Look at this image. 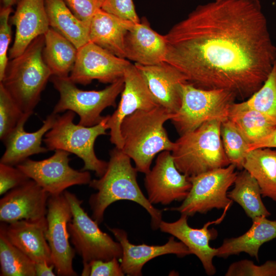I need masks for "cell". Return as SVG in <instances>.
Here are the masks:
<instances>
[{
  "instance_id": "5bb4252c",
  "label": "cell",
  "mask_w": 276,
  "mask_h": 276,
  "mask_svg": "<svg viewBox=\"0 0 276 276\" xmlns=\"http://www.w3.org/2000/svg\"><path fill=\"white\" fill-rule=\"evenodd\" d=\"M144 181L147 198L152 204L183 201L192 186L189 177L176 168L169 151L159 153L153 167L145 174Z\"/></svg>"
},
{
  "instance_id": "d590c367",
  "label": "cell",
  "mask_w": 276,
  "mask_h": 276,
  "mask_svg": "<svg viewBox=\"0 0 276 276\" xmlns=\"http://www.w3.org/2000/svg\"><path fill=\"white\" fill-rule=\"evenodd\" d=\"M12 7H1L0 10V81L3 78L8 63L7 52L11 37L10 15Z\"/></svg>"
},
{
  "instance_id": "8992f818",
  "label": "cell",
  "mask_w": 276,
  "mask_h": 276,
  "mask_svg": "<svg viewBox=\"0 0 276 276\" xmlns=\"http://www.w3.org/2000/svg\"><path fill=\"white\" fill-rule=\"evenodd\" d=\"M75 113L67 110L58 115L52 128L45 134L43 142L48 150H62L80 158L84 166L81 170L92 171L99 177L105 173L108 162L96 156L94 144L98 136L106 134L109 115L105 116L98 124L93 126L75 124Z\"/></svg>"
},
{
  "instance_id": "ba28073f",
  "label": "cell",
  "mask_w": 276,
  "mask_h": 276,
  "mask_svg": "<svg viewBox=\"0 0 276 276\" xmlns=\"http://www.w3.org/2000/svg\"><path fill=\"white\" fill-rule=\"evenodd\" d=\"M51 80L59 94V100L53 112L58 114L71 110L79 117L78 124L93 126L104 118L102 112L107 107L116 106V100L124 86L123 77L99 90L79 89L68 77L52 76Z\"/></svg>"
},
{
  "instance_id": "4dcf8cb0",
  "label": "cell",
  "mask_w": 276,
  "mask_h": 276,
  "mask_svg": "<svg viewBox=\"0 0 276 276\" xmlns=\"http://www.w3.org/2000/svg\"><path fill=\"white\" fill-rule=\"evenodd\" d=\"M1 276H36L35 263L0 232Z\"/></svg>"
},
{
  "instance_id": "ac0fdd59",
  "label": "cell",
  "mask_w": 276,
  "mask_h": 276,
  "mask_svg": "<svg viewBox=\"0 0 276 276\" xmlns=\"http://www.w3.org/2000/svg\"><path fill=\"white\" fill-rule=\"evenodd\" d=\"M157 104L172 114L177 112L182 102V85L185 75L170 64L163 62L143 65L134 63Z\"/></svg>"
},
{
  "instance_id": "7402d4cb",
  "label": "cell",
  "mask_w": 276,
  "mask_h": 276,
  "mask_svg": "<svg viewBox=\"0 0 276 276\" xmlns=\"http://www.w3.org/2000/svg\"><path fill=\"white\" fill-rule=\"evenodd\" d=\"M30 116L26 113L3 142L6 149L0 163L16 166L30 156L48 151L46 147L41 146V143L43 136L53 127L58 114L52 112L47 116L40 128L34 132H28L25 130L24 125Z\"/></svg>"
},
{
  "instance_id": "4316f807",
  "label": "cell",
  "mask_w": 276,
  "mask_h": 276,
  "mask_svg": "<svg viewBox=\"0 0 276 276\" xmlns=\"http://www.w3.org/2000/svg\"><path fill=\"white\" fill-rule=\"evenodd\" d=\"M243 169L257 181L262 197L276 201V149L267 147L249 151Z\"/></svg>"
},
{
  "instance_id": "277c9868",
  "label": "cell",
  "mask_w": 276,
  "mask_h": 276,
  "mask_svg": "<svg viewBox=\"0 0 276 276\" xmlns=\"http://www.w3.org/2000/svg\"><path fill=\"white\" fill-rule=\"evenodd\" d=\"M44 35L35 38L18 56L10 59L0 83L24 113L32 114L52 76L43 58Z\"/></svg>"
},
{
  "instance_id": "ee69618b",
  "label": "cell",
  "mask_w": 276,
  "mask_h": 276,
  "mask_svg": "<svg viewBox=\"0 0 276 276\" xmlns=\"http://www.w3.org/2000/svg\"><path fill=\"white\" fill-rule=\"evenodd\" d=\"M102 2L103 1V0H101Z\"/></svg>"
},
{
  "instance_id": "30bf717a",
  "label": "cell",
  "mask_w": 276,
  "mask_h": 276,
  "mask_svg": "<svg viewBox=\"0 0 276 276\" xmlns=\"http://www.w3.org/2000/svg\"><path fill=\"white\" fill-rule=\"evenodd\" d=\"M233 164L189 177L192 186L187 197L178 207L169 208L188 217L206 214L214 209H229L233 201L227 196L238 172Z\"/></svg>"
},
{
  "instance_id": "83f0119b",
  "label": "cell",
  "mask_w": 276,
  "mask_h": 276,
  "mask_svg": "<svg viewBox=\"0 0 276 276\" xmlns=\"http://www.w3.org/2000/svg\"><path fill=\"white\" fill-rule=\"evenodd\" d=\"M44 39L43 58L52 76L68 77L76 61L78 49L51 28L44 34Z\"/></svg>"
},
{
  "instance_id": "d6986e66",
  "label": "cell",
  "mask_w": 276,
  "mask_h": 276,
  "mask_svg": "<svg viewBox=\"0 0 276 276\" xmlns=\"http://www.w3.org/2000/svg\"><path fill=\"white\" fill-rule=\"evenodd\" d=\"M16 28L13 44L9 50V59L21 54L37 37L44 35L50 26L44 0H20L10 17Z\"/></svg>"
},
{
  "instance_id": "7c38bea8",
  "label": "cell",
  "mask_w": 276,
  "mask_h": 276,
  "mask_svg": "<svg viewBox=\"0 0 276 276\" xmlns=\"http://www.w3.org/2000/svg\"><path fill=\"white\" fill-rule=\"evenodd\" d=\"M72 218L70 204L63 193L50 195L47 203L45 237L58 275H78L73 267L76 251L70 245L67 228Z\"/></svg>"
},
{
  "instance_id": "7a4b0ae2",
  "label": "cell",
  "mask_w": 276,
  "mask_h": 276,
  "mask_svg": "<svg viewBox=\"0 0 276 276\" xmlns=\"http://www.w3.org/2000/svg\"><path fill=\"white\" fill-rule=\"evenodd\" d=\"M109 154L104 174L89 183L90 187L97 191L91 195L88 200L92 218L99 224L103 220L106 209L111 203L119 200H130L148 212L153 229L159 228L163 211L155 208L143 193L136 180L138 171L132 166L131 158L117 147Z\"/></svg>"
},
{
  "instance_id": "f546056e",
  "label": "cell",
  "mask_w": 276,
  "mask_h": 276,
  "mask_svg": "<svg viewBox=\"0 0 276 276\" xmlns=\"http://www.w3.org/2000/svg\"><path fill=\"white\" fill-rule=\"evenodd\" d=\"M233 190L227 196L239 204L252 220L260 216L271 215L262 200L260 188L256 180L246 170L237 173Z\"/></svg>"
},
{
  "instance_id": "1f68e13d",
  "label": "cell",
  "mask_w": 276,
  "mask_h": 276,
  "mask_svg": "<svg viewBox=\"0 0 276 276\" xmlns=\"http://www.w3.org/2000/svg\"><path fill=\"white\" fill-rule=\"evenodd\" d=\"M220 133L224 150L231 164L239 170L243 165L250 144L238 127L229 120L221 123Z\"/></svg>"
},
{
  "instance_id": "d4e9b609",
  "label": "cell",
  "mask_w": 276,
  "mask_h": 276,
  "mask_svg": "<svg viewBox=\"0 0 276 276\" xmlns=\"http://www.w3.org/2000/svg\"><path fill=\"white\" fill-rule=\"evenodd\" d=\"M252 220L250 228L244 234L224 240L222 245L217 248V257L227 258L232 255L245 252L259 261L260 247L276 238V220L260 216Z\"/></svg>"
},
{
  "instance_id": "2e32d148",
  "label": "cell",
  "mask_w": 276,
  "mask_h": 276,
  "mask_svg": "<svg viewBox=\"0 0 276 276\" xmlns=\"http://www.w3.org/2000/svg\"><path fill=\"white\" fill-rule=\"evenodd\" d=\"M50 194L30 179L7 192L0 200V221H36L46 217Z\"/></svg>"
},
{
  "instance_id": "3957f363",
  "label": "cell",
  "mask_w": 276,
  "mask_h": 276,
  "mask_svg": "<svg viewBox=\"0 0 276 276\" xmlns=\"http://www.w3.org/2000/svg\"><path fill=\"white\" fill-rule=\"evenodd\" d=\"M173 115L158 105L151 109L138 110L123 120L120 128L121 150L134 161L138 172L147 173L156 154L172 151L174 142L169 139L164 125Z\"/></svg>"
},
{
  "instance_id": "f6af8a7d",
  "label": "cell",
  "mask_w": 276,
  "mask_h": 276,
  "mask_svg": "<svg viewBox=\"0 0 276 276\" xmlns=\"http://www.w3.org/2000/svg\"><path fill=\"white\" fill-rule=\"evenodd\" d=\"M216 1H219V0H216Z\"/></svg>"
},
{
  "instance_id": "8d00e7d4",
  "label": "cell",
  "mask_w": 276,
  "mask_h": 276,
  "mask_svg": "<svg viewBox=\"0 0 276 276\" xmlns=\"http://www.w3.org/2000/svg\"><path fill=\"white\" fill-rule=\"evenodd\" d=\"M101 8L121 19L133 24L141 21L133 0H103Z\"/></svg>"
},
{
  "instance_id": "44dd1931",
  "label": "cell",
  "mask_w": 276,
  "mask_h": 276,
  "mask_svg": "<svg viewBox=\"0 0 276 276\" xmlns=\"http://www.w3.org/2000/svg\"><path fill=\"white\" fill-rule=\"evenodd\" d=\"M46 217L36 221L18 220L2 222L0 232L35 263L53 264L51 250L46 239Z\"/></svg>"
},
{
  "instance_id": "74e56055",
  "label": "cell",
  "mask_w": 276,
  "mask_h": 276,
  "mask_svg": "<svg viewBox=\"0 0 276 276\" xmlns=\"http://www.w3.org/2000/svg\"><path fill=\"white\" fill-rule=\"evenodd\" d=\"M30 178L16 166L0 163V195L20 186Z\"/></svg>"
},
{
  "instance_id": "836d02e7",
  "label": "cell",
  "mask_w": 276,
  "mask_h": 276,
  "mask_svg": "<svg viewBox=\"0 0 276 276\" xmlns=\"http://www.w3.org/2000/svg\"><path fill=\"white\" fill-rule=\"evenodd\" d=\"M24 113L0 83V139L4 142L23 118Z\"/></svg>"
},
{
  "instance_id": "7bdbcfd3",
  "label": "cell",
  "mask_w": 276,
  "mask_h": 276,
  "mask_svg": "<svg viewBox=\"0 0 276 276\" xmlns=\"http://www.w3.org/2000/svg\"><path fill=\"white\" fill-rule=\"evenodd\" d=\"M20 0H1L2 7H12L14 5H17Z\"/></svg>"
},
{
  "instance_id": "8fae6325",
  "label": "cell",
  "mask_w": 276,
  "mask_h": 276,
  "mask_svg": "<svg viewBox=\"0 0 276 276\" xmlns=\"http://www.w3.org/2000/svg\"><path fill=\"white\" fill-rule=\"evenodd\" d=\"M70 154L58 149L49 158H28L16 167L50 195H58L71 186L89 184L91 180L88 171H78L70 166Z\"/></svg>"
},
{
  "instance_id": "4fadbf2b",
  "label": "cell",
  "mask_w": 276,
  "mask_h": 276,
  "mask_svg": "<svg viewBox=\"0 0 276 276\" xmlns=\"http://www.w3.org/2000/svg\"><path fill=\"white\" fill-rule=\"evenodd\" d=\"M131 63L89 41L78 49L77 55L69 77L74 83L90 84L94 80L112 83L123 77Z\"/></svg>"
},
{
  "instance_id": "484cf974",
  "label": "cell",
  "mask_w": 276,
  "mask_h": 276,
  "mask_svg": "<svg viewBox=\"0 0 276 276\" xmlns=\"http://www.w3.org/2000/svg\"><path fill=\"white\" fill-rule=\"evenodd\" d=\"M50 27L79 49L89 41V26L78 19L64 0H44Z\"/></svg>"
},
{
  "instance_id": "ab89813d",
  "label": "cell",
  "mask_w": 276,
  "mask_h": 276,
  "mask_svg": "<svg viewBox=\"0 0 276 276\" xmlns=\"http://www.w3.org/2000/svg\"><path fill=\"white\" fill-rule=\"evenodd\" d=\"M73 14L89 26L96 12L101 8V0H64Z\"/></svg>"
},
{
  "instance_id": "9a60e30c",
  "label": "cell",
  "mask_w": 276,
  "mask_h": 276,
  "mask_svg": "<svg viewBox=\"0 0 276 276\" xmlns=\"http://www.w3.org/2000/svg\"><path fill=\"white\" fill-rule=\"evenodd\" d=\"M123 78L124 86L120 101L107 122L110 141L120 149L123 144L120 130L123 120L138 110L151 109L158 105L134 64L127 67Z\"/></svg>"
},
{
  "instance_id": "5b68a950",
  "label": "cell",
  "mask_w": 276,
  "mask_h": 276,
  "mask_svg": "<svg viewBox=\"0 0 276 276\" xmlns=\"http://www.w3.org/2000/svg\"><path fill=\"white\" fill-rule=\"evenodd\" d=\"M221 123L206 122L174 142L171 154L179 172L192 177L231 164L223 146Z\"/></svg>"
},
{
  "instance_id": "60d3db41",
  "label": "cell",
  "mask_w": 276,
  "mask_h": 276,
  "mask_svg": "<svg viewBox=\"0 0 276 276\" xmlns=\"http://www.w3.org/2000/svg\"><path fill=\"white\" fill-rule=\"evenodd\" d=\"M267 147L276 148V129L267 136L259 142L250 144L249 145L248 151L257 148Z\"/></svg>"
},
{
  "instance_id": "e0dca14e",
  "label": "cell",
  "mask_w": 276,
  "mask_h": 276,
  "mask_svg": "<svg viewBox=\"0 0 276 276\" xmlns=\"http://www.w3.org/2000/svg\"><path fill=\"white\" fill-rule=\"evenodd\" d=\"M228 209H224L222 216L213 221H209L200 228L190 227L188 223V216L181 214V217L173 222L162 221L159 228L164 233L177 238L189 249L191 254L195 255L200 261L206 273L210 276L216 273L213 258L216 256L217 248H213L210 241L217 236V232L209 227L214 223H219L224 218Z\"/></svg>"
},
{
  "instance_id": "52a82bcc",
  "label": "cell",
  "mask_w": 276,
  "mask_h": 276,
  "mask_svg": "<svg viewBox=\"0 0 276 276\" xmlns=\"http://www.w3.org/2000/svg\"><path fill=\"white\" fill-rule=\"evenodd\" d=\"M236 100L228 90L203 89L187 82L182 85L181 106L171 120L181 136L206 122L227 120L230 108Z\"/></svg>"
},
{
  "instance_id": "9c48e42d",
  "label": "cell",
  "mask_w": 276,
  "mask_h": 276,
  "mask_svg": "<svg viewBox=\"0 0 276 276\" xmlns=\"http://www.w3.org/2000/svg\"><path fill=\"white\" fill-rule=\"evenodd\" d=\"M63 194L73 214L68 224V231L76 252L82 258L83 268L95 260L121 259L122 248L120 243L100 229L99 224L81 206L82 200L67 190Z\"/></svg>"
},
{
  "instance_id": "603a6c76",
  "label": "cell",
  "mask_w": 276,
  "mask_h": 276,
  "mask_svg": "<svg viewBox=\"0 0 276 276\" xmlns=\"http://www.w3.org/2000/svg\"><path fill=\"white\" fill-rule=\"evenodd\" d=\"M167 43L164 35L153 30L144 18L134 24L125 40V58L135 63L150 65L165 62Z\"/></svg>"
},
{
  "instance_id": "d6a6232c",
  "label": "cell",
  "mask_w": 276,
  "mask_h": 276,
  "mask_svg": "<svg viewBox=\"0 0 276 276\" xmlns=\"http://www.w3.org/2000/svg\"><path fill=\"white\" fill-rule=\"evenodd\" d=\"M244 101L276 124V63L262 87Z\"/></svg>"
},
{
  "instance_id": "cb8c5ba5",
  "label": "cell",
  "mask_w": 276,
  "mask_h": 276,
  "mask_svg": "<svg viewBox=\"0 0 276 276\" xmlns=\"http://www.w3.org/2000/svg\"><path fill=\"white\" fill-rule=\"evenodd\" d=\"M133 24L100 8L89 25V41L118 57L125 58V37Z\"/></svg>"
},
{
  "instance_id": "6da1fadb",
  "label": "cell",
  "mask_w": 276,
  "mask_h": 276,
  "mask_svg": "<svg viewBox=\"0 0 276 276\" xmlns=\"http://www.w3.org/2000/svg\"><path fill=\"white\" fill-rule=\"evenodd\" d=\"M165 62L195 87L225 89L248 99L276 63V47L259 0L198 5L164 35Z\"/></svg>"
},
{
  "instance_id": "f35d334b",
  "label": "cell",
  "mask_w": 276,
  "mask_h": 276,
  "mask_svg": "<svg viewBox=\"0 0 276 276\" xmlns=\"http://www.w3.org/2000/svg\"><path fill=\"white\" fill-rule=\"evenodd\" d=\"M119 259L113 258L108 261L95 260L83 268L81 275L86 276H123L125 275Z\"/></svg>"
},
{
  "instance_id": "e575fe53",
  "label": "cell",
  "mask_w": 276,
  "mask_h": 276,
  "mask_svg": "<svg viewBox=\"0 0 276 276\" xmlns=\"http://www.w3.org/2000/svg\"><path fill=\"white\" fill-rule=\"evenodd\" d=\"M225 276H276V261L268 260L256 265L252 261L242 260L232 263Z\"/></svg>"
},
{
  "instance_id": "f1b7e54d",
  "label": "cell",
  "mask_w": 276,
  "mask_h": 276,
  "mask_svg": "<svg viewBox=\"0 0 276 276\" xmlns=\"http://www.w3.org/2000/svg\"><path fill=\"white\" fill-rule=\"evenodd\" d=\"M228 119L234 123L250 145L267 136L276 129V124L243 101L231 106Z\"/></svg>"
},
{
  "instance_id": "ffe728a7",
  "label": "cell",
  "mask_w": 276,
  "mask_h": 276,
  "mask_svg": "<svg viewBox=\"0 0 276 276\" xmlns=\"http://www.w3.org/2000/svg\"><path fill=\"white\" fill-rule=\"evenodd\" d=\"M108 228L122 246V256L120 264L123 272L127 275H142L144 265L157 257L174 254L179 258H182L191 254L188 247L182 242L176 241L173 236L164 245H135L129 242L127 234L124 230L108 227Z\"/></svg>"
},
{
  "instance_id": "b9f144b4",
  "label": "cell",
  "mask_w": 276,
  "mask_h": 276,
  "mask_svg": "<svg viewBox=\"0 0 276 276\" xmlns=\"http://www.w3.org/2000/svg\"><path fill=\"white\" fill-rule=\"evenodd\" d=\"M36 276H55L53 272L54 265H49L47 262L35 263V265Z\"/></svg>"
}]
</instances>
